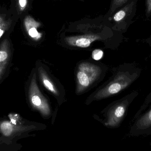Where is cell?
Returning a JSON list of instances; mask_svg holds the SVG:
<instances>
[{
    "mask_svg": "<svg viewBox=\"0 0 151 151\" xmlns=\"http://www.w3.org/2000/svg\"><path fill=\"white\" fill-rule=\"evenodd\" d=\"M141 68L132 63H125L115 69L113 74L94 95L97 100L111 97L130 87L140 76Z\"/></svg>",
    "mask_w": 151,
    "mask_h": 151,
    "instance_id": "1",
    "label": "cell"
},
{
    "mask_svg": "<svg viewBox=\"0 0 151 151\" xmlns=\"http://www.w3.org/2000/svg\"><path fill=\"white\" fill-rule=\"evenodd\" d=\"M138 95V91H134L110 104L105 109V126L112 129L120 127L126 117L129 106Z\"/></svg>",
    "mask_w": 151,
    "mask_h": 151,
    "instance_id": "2",
    "label": "cell"
},
{
    "mask_svg": "<svg viewBox=\"0 0 151 151\" xmlns=\"http://www.w3.org/2000/svg\"><path fill=\"white\" fill-rule=\"evenodd\" d=\"M138 0H129L108 19L112 28L121 33H125L133 24L136 14Z\"/></svg>",
    "mask_w": 151,
    "mask_h": 151,
    "instance_id": "3",
    "label": "cell"
},
{
    "mask_svg": "<svg viewBox=\"0 0 151 151\" xmlns=\"http://www.w3.org/2000/svg\"><path fill=\"white\" fill-rule=\"evenodd\" d=\"M129 134L134 137L151 135V91L134 117Z\"/></svg>",
    "mask_w": 151,
    "mask_h": 151,
    "instance_id": "4",
    "label": "cell"
},
{
    "mask_svg": "<svg viewBox=\"0 0 151 151\" xmlns=\"http://www.w3.org/2000/svg\"><path fill=\"white\" fill-rule=\"evenodd\" d=\"M31 87V100L33 104L38 109H40L43 113L49 111V108L46 103V101L43 100L40 94L39 93L38 88L35 82L33 81Z\"/></svg>",
    "mask_w": 151,
    "mask_h": 151,
    "instance_id": "5",
    "label": "cell"
},
{
    "mask_svg": "<svg viewBox=\"0 0 151 151\" xmlns=\"http://www.w3.org/2000/svg\"><path fill=\"white\" fill-rule=\"evenodd\" d=\"M24 26L29 36L35 40H38L41 37V34L40 33L37 28L40 26V24L30 16H27L24 19Z\"/></svg>",
    "mask_w": 151,
    "mask_h": 151,
    "instance_id": "6",
    "label": "cell"
},
{
    "mask_svg": "<svg viewBox=\"0 0 151 151\" xmlns=\"http://www.w3.org/2000/svg\"><path fill=\"white\" fill-rule=\"evenodd\" d=\"M129 0H111L110 9L104 18L106 19H108L111 17L117 11L120 9Z\"/></svg>",
    "mask_w": 151,
    "mask_h": 151,
    "instance_id": "7",
    "label": "cell"
},
{
    "mask_svg": "<svg viewBox=\"0 0 151 151\" xmlns=\"http://www.w3.org/2000/svg\"><path fill=\"white\" fill-rule=\"evenodd\" d=\"M6 41L3 42L1 46V51H0V63H1V78L3 70H4V66L7 63V59L9 57V53L8 50L5 48Z\"/></svg>",
    "mask_w": 151,
    "mask_h": 151,
    "instance_id": "8",
    "label": "cell"
},
{
    "mask_svg": "<svg viewBox=\"0 0 151 151\" xmlns=\"http://www.w3.org/2000/svg\"><path fill=\"white\" fill-rule=\"evenodd\" d=\"M77 78L80 84L84 87H88L91 83L95 81L92 80L86 73L82 71L77 73Z\"/></svg>",
    "mask_w": 151,
    "mask_h": 151,
    "instance_id": "9",
    "label": "cell"
},
{
    "mask_svg": "<svg viewBox=\"0 0 151 151\" xmlns=\"http://www.w3.org/2000/svg\"><path fill=\"white\" fill-rule=\"evenodd\" d=\"M11 24V20L9 19V20H5L4 16L1 15L0 17V37L1 38L3 35L4 34V32L9 27L10 25Z\"/></svg>",
    "mask_w": 151,
    "mask_h": 151,
    "instance_id": "10",
    "label": "cell"
},
{
    "mask_svg": "<svg viewBox=\"0 0 151 151\" xmlns=\"http://www.w3.org/2000/svg\"><path fill=\"white\" fill-rule=\"evenodd\" d=\"M41 75L42 79V81H43V84H44L45 87L49 90L54 93V94H56L57 92L56 90V88H55V87H54V85L52 84V83L49 80V79L42 73Z\"/></svg>",
    "mask_w": 151,
    "mask_h": 151,
    "instance_id": "11",
    "label": "cell"
},
{
    "mask_svg": "<svg viewBox=\"0 0 151 151\" xmlns=\"http://www.w3.org/2000/svg\"><path fill=\"white\" fill-rule=\"evenodd\" d=\"M12 127L10 123L8 122H5L1 124V130L4 135L9 136L12 132Z\"/></svg>",
    "mask_w": 151,
    "mask_h": 151,
    "instance_id": "12",
    "label": "cell"
},
{
    "mask_svg": "<svg viewBox=\"0 0 151 151\" xmlns=\"http://www.w3.org/2000/svg\"><path fill=\"white\" fill-rule=\"evenodd\" d=\"M103 52L100 49H96L94 50L92 52V57L94 60L98 61L103 58Z\"/></svg>",
    "mask_w": 151,
    "mask_h": 151,
    "instance_id": "13",
    "label": "cell"
},
{
    "mask_svg": "<svg viewBox=\"0 0 151 151\" xmlns=\"http://www.w3.org/2000/svg\"><path fill=\"white\" fill-rule=\"evenodd\" d=\"M145 16L147 18L151 17V0H145Z\"/></svg>",
    "mask_w": 151,
    "mask_h": 151,
    "instance_id": "14",
    "label": "cell"
},
{
    "mask_svg": "<svg viewBox=\"0 0 151 151\" xmlns=\"http://www.w3.org/2000/svg\"><path fill=\"white\" fill-rule=\"evenodd\" d=\"M28 0H18V7L20 11H24L27 5Z\"/></svg>",
    "mask_w": 151,
    "mask_h": 151,
    "instance_id": "15",
    "label": "cell"
},
{
    "mask_svg": "<svg viewBox=\"0 0 151 151\" xmlns=\"http://www.w3.org/2000/svg\"><path fill=\"white\" fill-rule=\"evenodd\" d=\"M146 42L151 47V35L146 40Z\"/></svg>",
    "mask_w": 151,
    "mask_h": 151,
    "instance_id": "16",
    "label": "cell"
}]
</instances>
